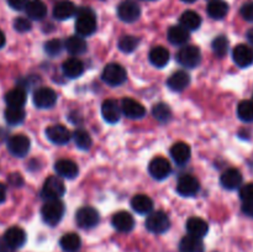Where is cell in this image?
I'll list each match as a JSON object with an SVG mask.
<instances>
[{
  "mask_svg": "<svg viewBox=\"0 0 253 252\" xmlns=\"http://www.w3.org/2000/svg\"><path fill=\"white\" fill-rule=\"evenodd\" d=\"M240 14H241V16L244 17L246 21L252 22L253 21V1L245 2V4L241 6V9H240Z\"/></svg>",
  "mask_w": 253,
  "mask_h": 252,
  "instance_id": "obj_45",
  "label": "cell"
},
{
  "mask_svg": "<svg viewBox=\"0 0 253 252\" xmlns=\"http://www.w3.org/2000/svg\"><path fill=\"white\" fill-rule=\"evenodd\" d=\"M77 12L76 5L69 0H62L58 1L53 7V17L57 20H67L74 16Z\"/></svg>",
  "mask_w": 253,
  "mask_h": 252,
  "instance_id": "obj_23",
  "label": "cell"
},
{
  "mask_svg": "<svg viewBox=\"0 0 253 252\" xmlns=\"http://www.w3.org/2000/svg\"><path fill=\"white\" fill-rule=\"evenodd\" d=\"M208 15L215 20H221L229 12V5L224 0H211L208 4Z\"/></svg>",
  "mask_w": 253,
  "mask_h": 252,
  "instance_id": "obj_33",
  "label": "cell"
},
{
  "mask_svg": "<svg viewBox=\"0 0 253 252\" xmlns=\"http://www.w3.org/2000/svg\"><path fill=\"white\" fill-rule=\"evenodd\" d=\"M220 182H221V185L225 189H237L242 184V174L236 168H230V169L225 170L222 173L221 178H220Z\"/></svg>",
  "mask_w": 253,
  "mask_h": 252,
  "instance_id": "obj_20",
  "label": "cell"
},
{
  "mask_svg": "<svg viewBox=\"0 0 253 252\" xmlns=\"http://www.w3.org/2000/svg\"><path fill=\"white\" fill-rule=\"evenodd\" d=\"M148 172L155 179L163 180L170 174L172 172V166L169 161L166 160L165 157H155L150 162L148 166Z\"/></svg>",
  "mask_w": 253,
  "mask_h": 252,
  "instance_id": "obj_11",
  "label": "cell"
},
{
  "mask_svg": "<svg viewBox=\"0 0 253 252\" xmlns=\"http://www.w3.org/2000/svg\"><path fill=\"white\" fill-rule=\"evenodd\" d=\"M46 136L52 143L56 145H66L71 140V132L63 125H52L46 130Z\"/></svg>",
  "mask_w": 253,
  "mask_h": 252,
  "instance_id": "obj_16",
  "label": "cell"
},
{
  "mask_svg": "<svg viewBox=\"0 0 253 252\" xmlns=\"http://www.w3.org/2000/svg\"><path fill=\"white\" fill-rule=\"evenodd\" d=\"M27 16L31 20H42L47 14V6L42 0H31L25 7Z\"/></svg>",
  "mask_w": 253,
  "mask_h": 252,
  "instance_id": "obj_30",
  "label": "cell"
},
{
  "mask_svg": "<svg viewBox=\"0 0 253 252\" xmlns=\"http://www.w3.org/2000/svg\"><path fill=\"white\" fill-rule=\"evenodd\" d=\"M101 78L106 84L111 86H119L123 83H125L126 78H127V73H126L125 68L119 63H109L104 68Z\"/></svg>",
  "mask_w": 253,
  "mask_h": 252,
  "instance_id": "obj_6",
  "label": "cell"
},
{
  "mask_svg": "<svg viewBox=\"0 0 253 252\" xmlns=\"http://www.w3.org/2000/svg\"><path fill=\"white\" fill-rule=\"evenodd\" d=\"M177 62L185 68H195L202 62V52L197 46H184L178 51Z\"/></svg>",
  "mask_w": 253,
  "mask_h": 252,
  "instance_id": "obj_5",
  "label": "cell"
},
{
  "mask_svg": "<svg viewBox=\"0 0 253 252\" xmlns=\"http://www.w3.org/2000/svg\"><path fill=\"white\" fill-rule=\"evenodd\" d=\"M141 15L140 5L132 0H125L118 6V16L124 22H135Z\"/></svg>",
  "mask_w": 253,
  "mask_h": 252,
  "instance_id": "obj_9",
  "label": "cell"
},
{
  "mask_svg": "<svg viewBox=\"0 0 253 252\" xmlns=\"http://www.w3.org/2000/svg\"><path fill=\"white\" fill-rule=\"evenodd\" d=\"M232 58L240 68H247L253 63V48L247 44H237L232 51Z\"/></svg>",
  "mask_w": 253,
  "mask_h": 252,
  "instance_id": "obj_13",
  "label": "cell"
},
{
  "mask_svg": "<svg viewBox=\"0 0 253 252\" xmlns=\"http://www.w3.org/2000/svg\"><path fill=\"white\" fill-rule=\"evenodd\" d=\"M62 69H63L64 76L71 79H74L78 78V77H81L83 74L84 64L81 59L69 58L64 62L63 66H62Z\"/></svg>",
  "mask_w": 253,
  "mask_h": 252,
  "instance_id": "obj_32",
  "label": "cell"
},
{
  "mask_svg": "<svg viewBox=\"0 0 253 252\" xmlns=\"http://www.w3.org/2000/svg\"><path fill=\"white\" fill-rule=\"evenodd\" d=\"M99 212L91 207H83L76 212V221L82 229H93L99 224Z\"/></svg>",
  "mask_w": 253,
  "mask_h": 252,
  "instance_id": "obj_7",
  "label": "cell"
},
{
  "mask_svg": "<svg viewBox=\"0 0 253 252\" xmlns=\"http://www.w3.org/2000/svg\"><path fill=\"white\" fill-rule=\"evenodd\" d=\"M2 239H4V241L6 242L9 246H11L12 249L16 250L24 246L25 242H26V232H25L21 227L12 226L6 230V232H5Z\"/></svg>",
  "mask_w": 253,
  "mask_h": 252,
  "instance_id": "obj_18",
  "label": "cell"
},
{
  "mask_svg": "<svg viewBox=\"0 0 253 252\" xmlns=\"http://www.w3.org/2000/svg\"><path fill=\"white\" fill-rule=\"evenodd\" d=\"M119 48L124 53H131L135 51L140 44V39L135 36H123L119 40Z\"/></svg>",
  "mask_w": 253,
  "mask_h": 252,
  "instance_id": "obj_40",
  "label": "cell"
},
{
  "mask_svg": "<svg viewBox=\"0 0 253 252\" xmlns=\"http://www.w3.org/2000/svg\"><path fill=\"white\" fill-rule=\"evenodd\" d=\"M168 41L172 44H175V46H183V44L187 43L189 41V31L187 29H184L183 26H172L169 27L167 32Z\"/></svg>",
  "mask_w": 253,
  "mask_h": 252,
  "instance_id": "obj_26",
  "label": "cell"
},
{
  "mask_svg": "<svg viewBox=\"0 0 253 252\" xmlns=\"http://www.w3.org/2000/svg\"><path fill=\"white\" fill-rule=\"evenodd\" d=\"M114 229L119 232H130L135 227V219L127 211H118L111 219Z\"/></svg>",
  "mask_w": 253,
  "mask_h": 252,
  "instance_id": "obj_15",
  "label": "cell"
},
{
  "mask_svg": "<svg viewBox=\"0 0 253 252\" xmlns=\"http://www.w3.org/2000/svg\"><path fill=\"white\" fill-rule=\"evenodd\" d=\"M121 113L130 119H142L146 115L145 106L135 99L125 98L121 101Z\"/></svg>",
  "mask_w": 253,
  "mask_h": 252,
  "instance_id": "obj_14",
  "label": "cell"
},
{
  "mask_svg": "<svg viewBox=\"0 0 253 252\" xmlns=\"http://www.w3.org/2000/svg\"><path fill=\"white\" fill-rule=\"evenodd\" d=\"M240 198L242 202H253V183H247L240 189Z\"/></svg>",
  "mask_w": 253,
  "mask_h": 252,
  "instance_id": "obj_44",
  "label": "cell"
},
{
  "mask_svg": "<svg viewBox=\"0 0 253 252\" xmlns=\"http://www.w3.org/2000/svg\"><path fill=\"white\" fill-rule=\"evenodd\" d=\"M64 215V205L61 200H48L41 208V216L44 224L56 226Z\"/></svg>",
  "mask_w": 253,
  "mask_h": 252,
  "instance_id": "obj_2",
  "label": "cell"
},
{
  "mask_svg": "<svg viewBox=\"0 0 253 252\" xmlns=\"http://www.w3.org/2000/svg\"><path fill=\"white\" fill-rule=\"evenodd\" d=\"M199 180L192 174H184L178 179L177 192L182 197H193L199 192Z\"/></svg>",
  "mask_w": 253,
  "mask_h": 252,
  "instance_id": "obj_12",
  "label": "cell"
},
{
  "mask_svg": "<svg viewBox=\"0 0 253 252\" xmlns=\"http://www.w3.org/2000/svg\"><path fill=\"white\" fill-rule=\"evenodd\" d=\"M31 21L27 17H17L14 20V29L17 32H27L31 30Z\"/></svg>",
  "mask_w": 253,
  "mask_h": 252,
  "instance_id": "obj_43",
  "label": "cell"
},
{
  "mask_svg": "<svg viewBox=\"0 0 253 252\" xmlns=\"http://www.w3.org/2000/svg\"><path fill=\"white\" fill-rule=\"evenodd\" d=\"M76 31L82 37H88L96 31L95 14L89 7H81L77 10Z\"/></svg>",
  "mask_w": 253,
  "mask_h": 252,
  "instance_id": "obj_1",
  "label": "cell"
},
{
  "mask_svg": "<svg viewBox=\"0 0 253 252\" xmlns=\"http://www.w3.org/2000/svg\"><path fill=\"white\" fill-rule=\"evenodd\" d=\"M182 1H184V2H189V4H190V2H194L195 0H182Z\"/></svg>",
  "mask_w": 253,
  "mask_h": 252,
  "instance_id": "obj_53",
  "label": "cell"
},
{
  "mask_svg": "<svg viewBox=\"0 0 253 252\" xmlns=\"http://www.w3.org/2000/svg\"><path fill=\"white\" fill-rule=\"evenodd\" d=\"M185 226H187L188 234L192 235V236L199 237V239H203L209 231V225L202 217H189Z\"/></svg>",
  "mask_w": 253,
  "mask_h": 252,
  "instance_id": "obj_21",
  "label": "cell"
},
{
  "mask_svg": "<svg viewBox=\"0 0 253 252\" xmlns=\"http://www.w3.org/2000/svg\"><path fill=\"white\" fill-rule=\"evenodd\" d=\"M6 199V187L0 183V203H4Z\"/></svg>",
  "mask_w": 253,
  "mask_h": 252,
  "instance_id": "obj_50",
  "label": "cell"
},
{
  "mask_svg": "<svg viewBox=\"0 0 253 252\" xmlns=\"http://www.w3.org/2000/svg\"><path fill=\"white\" fill-rule=\"evenodd\" d=\"M5 120L10 125H20L21 123H24L25 120V110L22 108H12V106H7V109L5 110Z\"/></svg>",
  "mask_w": 253,
  "mask_h": 252,
  "instance_id": "obj_36",
  "label": "cell"
},
{
  "mask_svg": "<svg viewBox=\"0 0 253 252\" xmlns=\"http://www.w3.org/2000/svg\"><path fill=\"white\" fill-rule=\"evenodd\" d=\"M247 41H249V43L251 44V47H253V29H250L249 31H247Z\"/></svg>",
  "mask_w": 253,
  "mask_h": 252,
  "instance_id": "obj_51",
  "label": "cell"
},
{
  "mask_svg": "<svg viewBox=\"0 0 253 252\" xmlns=\"http://www.w3.org/2000/svg\"><path fill=\"white\" fill-rule=\"evenodd\" d=\"M150 62L157 68H162L169 62V51L166 47H153L150 52Z\"/></svg>",
  "mask_w": 253,
  "mask_h": 252,
  "instance_id": "obj_34",
  "label": "cell"
},
{
  "mask_svg": "<svg viewBox=\"0 0 253 252\" xmlns=\"http://www.w3.org/2000/svg\"><path fill=\"white\" fill-rule=\"evenodd\" d=\"M179 252H205L204 242L199 237L187 235L180 240Z\"/></svg>",
  "mask_w": 253,
  "mask_h": 252,
  "instance_id": "obj_25",
  "label": "cell"
},
{
  "mask_svg": "<svg viewBox=\"0 0 253 252\" xmlns=\"http://www.w3.org/2000/svg\"><path fill=\"white\" fill-rule=\"evenodd\" d=\"M59 245H61L62 250L64 252H77L82 246V240L79 235L74 234V232H69V234L63 235L59 240Z\"/></svg>",
  "mask_w": 253,
  "mask_h": 252,
  "instance_id": "obj_35",
  "label": "cell"
},
{
  "mask_svg": "<svg viewBox=\"0 0 253 252\" xmlns=\"http://www.w3.org/2000/svg\"><path fill=\"white\" fill-rule=\"evenodd\" d=\"M62 49H63V44H62L61 40L53 39L44 43V52L49 56H57L61 53Z\"/></svg>",
  "mask_w": 253,
  "mask_h": 252,
  "instance_id": "obj_42",
  "label": "cell"
},
{
  "mask_svg": "<svg viewBox=\"0 0 253 252\" xmlns=\"http://www.w3.org/2000/svg\"><path fill=\"white\" fill-rule=\"evenodd\" d=\"M121 106L114 99H108L101 105V115L104 120L110 124H115L120 120L121 118Z\"/></svg>",
  "mask_w": 253,
  "mask_h": 252,
  "instance_id": "obj_17",
  "label": "cell"
},
{
  "mask_svg": "<svg viewBox=\"0 0 253 252\" xmlns=\"http://www.w3.org/2000/svg\"><path fill=\"white\" fill-rule=\"evenodd\" d=\"M131 207L137 214H150L153 209V202L148 195L137 194L131 199Z\"/></svg>",
  "mask_w": 253,
  "mask_h": 252,
  "instance_id": "obj_27",
  "label": "cell"
},
{
  "mask_svg": "<svg viewBox=\"0 0 253 252\" xmlns=\"http://www.w3.org/2000/svg\"><path fill=\"white\" fill-rule=\"evenodd\" d=\"M14 251L15 250L12 249L11 246H9V245L4 241V239L0 240V252H14Z\"/></svg>",
  "mask_w": 253,
  "mask_h": 252,
  "instance_id": "obj_49",
  "label": "cell"
},
{
  "mask_svg": "<svg viewBox=\"0 0 253 252\" xmlns=\"http://www.w3.org/2000/svg\"><path fill=\"white\" fill-rule=\"evenodd\" d=\"M242 212L253 219V202H244V204H242Z\"/></svg>",
  "mask_w": 253,
  "mask_h": 252,
  "instance_id": "obj_48",
  "label": "cell"
},
{
  "mask_svg": "<svg viewBox=\"0 0 253 252\" xmlns=\"http://www.w3.org/2000/svg\"><path fill=\"white\" fill-rule=\"evenodd\" d=\"M170 156L177 165H185L190 160L192 150L185 142H177L170 147Z\"/></svg>",
  "mask_w": 253,
  "mask_h": 252,
  "instance_id": "obj_22",
  "label": "cell"
},
{
  "mask_svg": "<svg viewBox=\"0 0 253 252\" xmlns=\"http://www.w3.org/2000/svg\"><path fill=\"white\" fill-rule=\"evenodd\" d=\"M152 115L156 120H158L160 123H167L172 118V111H170L169 106L167 104L158 103L153 106L152 109Z\"/></svg>",
  "mask_w": 253,
  "mask_h": 252,
  "instance_id": "obj_38",
  "label": "cell"
},
{
  "mask_svg": "<svg viewBox=\"0 0 253 252\" xmlns=\"http://www.w3.org/2000/svg\"><path fill=\"white\" fill-rule=\"evenodd\" d=\"M57 94L53 89L41 86L34 93V104L40 109H48L56 104Z\"/></svg>",
  "mask_w": 253,
  "mask_h": 252,
  "instance_id": "obj_10",
  "label": "cell"
},
{
  "mask_svg": "<svg viewBox=\"0 0 253 252\" xmlns=\"http://www.w3.org/2000/svg\"><path fill=\"white\" fill-rule=\"evenodd\" d=\"M179 22L180 26L187 29L188 31H195L202 25V17L198 12L193 11V10H188V11H184L180 15Z\"/></svg>",
  "mask_w": 253,
  "mask_h": 252,
  "instance_id": "obj_31",
  "label": "cell"
},
{
  "mask_svg": "<svg viewBox=\"0 0 253 252\" xmlns=\"http://www.w3.org/2000/svg\"><path fill=\"white\" fill-rule=\"evenodd\" d=\"M30 146H31L30 138L22 133L11 136L7 140V150L15 157H25L29 153Z\"/></svg>",
  "mask_w": 253,
  "mask_h": 252,
  "instance_id": "obj_8",
  "label": "cell"
},
{
  "mask_svg": "<svg viewBox=\"0 0 253 252\" xmlns=\"http://www.w3.org/2000/svg\"><path fill=\"white\" fill-rule=\"evenodd\" d=\"M212 51L217 57H224L229 51V40L226 36H219L212 41Z\"/></svg>",
  "mask_w": 253,
  "mask_h": 252,
  "instance_id": "obj_41",
  "label": "cell"
},
{
  "mask_svg": "<svg viewBox=\"0 0 253 252\" xmlns=\"http://www.w3.org/2000/svg\"><path fill=\"white\" fill-rule=\"evenodd\" d=\"M146 229L148 230L150 232L156 235H161V234H165L166 231H168L170 227V221H169V217L166 212L161 211H153L151 212L150 215L147 216L146 219Z\"/></svg>",
  "mask_w": 253,
  "mask_h": 252,
  "instance_id": "obj_4",
  "label": "cell"
},
{
  "mask_svg": "<svg viewBox=\"0 0 253 252\" xmlns=\"http://www.w3.org/2000/svg\"><path fill=\"white\" fill-rule=\"evenodd\" d=\"M237 116L244 123H252L253 121V101L242 100L237 106Z\"/></svg>",
  "mask_w": 253,
  "mask_h": 252,
  "instance_id": "obj_37",
  "label": "cell"
},
{
  "mask_svg": "<svg viewBox=\"0 0 253 252\" xmlns=\"http://www.w3.org/2000/svg\"><path fill=\"white\" fill-rule=\"evenodd\" d=\"M73 138L77 147L82 151H88L91 147V143H93L90 135L84 130H77L74 132Z\"/></svg>",
  "mask_w": 253,
  "mask_h": 252,
  "instance_id": "obj_39",
  "label": "cell"
},
{
  "mask_svg": "<svg viewBox=\"0 0 253 252\" xmlns=\"http://www.w3.org/2000/svg\"><path fill=\"white\" fill-rule=\"evenodd\" d=\"M5 42H6V39H5V35H4V32H2L1 30H0V48H1V47H4Z\"/></svg>",
  "mask_w": 253,
  "mask_h": 252,
  "instance_id": "obj_52",
  "label": "cell"
},
{
  "mask_svg": "<svg viewBox=\"0 0 253 252\" xmlns=\"http://www.w3.org/2000/svg\"><path fill=\"white\" fill-rule=\"evenodd\" d=\"M66 192L63 180L58 175H51L44 180V184L41 190V197L48 200H58Z\"/></svg>",
  "mask_w": 253,
  "mask_h": 252,
  "instance_id": "obj_3",
  "label": "cell"
},
{
  "mask_svg": "<svg viewBox=\"0 0 253 252\" xmlns=\"http://www.w3.org/2000/svg\"><path fill=\"white\" fill-rule=\"evenodd\" d=\"M26 90L21 86L11 89L5 95V101H6L7 106H12V108H22L26 103Z\"/></svg>",
  "mask_w": 253,
  "mask_h": 252,
  "instance_id": "obj_28",
  "label": "cell"
},
{
  "mask_svg": "<svg viewBox=\"0 0 253 252\" xmlns=\"http://www.w3.org/2000/svg\"><path fill=\"white\" fill-rule=\"evenodd\" d=\"M7 180H9V183L12 187H21L24 184V178L19 173H11L9 178H7Z\"/></svg>",
  "mask_w": 253,
  "mask_h": 252,
  "instance_id": "obj_46",
  "label": "cell"
},
{
  "mask_svg": "<svg viewBox=\"0 0 253 252\" xmlns=\"http://www.w3.org/2000/svg\"><path fill=\"white\" fill-rule=\"evenodd\" d=\"M189 83H190V77L189 74L184 71L175 72V73H173L167 81L168 88L173 91L184 90V89L189 85Z\"/></svg>",
  "mask_w": 253,
  "mask_h": 252,
  "instance_id": "obj_24",
  "label": "cell"
},
{
  "mask_svg": "<svg viewBox=\"0 0 253 252\" xmlns=\"http://www.w3.org/2000/svg\"><path fill=\"white\" fill-rule=\"evenodd\" d=\"M64 47H66V49L71 54L79 56V54H83L84 52H86L88 44H86V41L83 37L79 36V35H74V36H71L67 39Z\"/></svg>",
  "mask_w": 253,
  "mask_h": 252,
  "instance_id": "obj_29",
  "label": "cell"
},
{
  "mask_svg": "<svg viewBox=\"0 0 253 252\" xmlns=\"http://www.w3.org/2000/svg\"><path fill=\"white\" fill-rule=\"evenodd\" d=\"M9 6L14 10H25L30 0H6Z\"/></svg>",
  "mask_w": 253,
  "mask_h": 252,
  "instance_id": "obj_47",
  "label": "cell"
},
{
  "mask_svg": "<svg viewBox=\"0 0 253 252\" xmlns=\"http://www.w3.org/2000/svg\"><path fill=\"white\" fill-rule=\"evenodd\" d=\"M54 170L58 174V177L67 178V179H73L78 175L79 168L76 162L71 160H59L54 165Z\"/></svg>",
  "mask_w": 253,
  "mask_h": 252,
  "instance_id": "obj_19",
  "label": "cell"
}]
</instances>
